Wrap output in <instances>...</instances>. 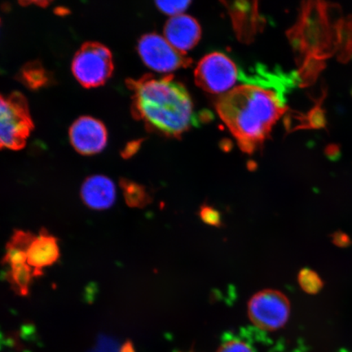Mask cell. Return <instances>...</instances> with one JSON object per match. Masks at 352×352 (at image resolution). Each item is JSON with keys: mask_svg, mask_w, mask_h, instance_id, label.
<instances>
[{"mask_svg": "<svg viewBox=\"0 0 352 352\" xmlns=\"http://www.w3.org/2000/svg\"><path fill=\"white\" fill-rule=\"evenodd\" d=\"M80 193L85 204L94 210H107L116 200V184L104 175H92L87 178Z\"/></svg>", "mask_w": 352, "mask_h": 352, "instance_id": "obj_10", "label": "cell"}, {"mask_svg": "<svg viewBox=\"0 0 352 352\" xmlns=\"http://www.w3.org/2000/svg\"><path fill=\"white\" fill-rule=\"evenodd\" d=\"M190 4L189 1H157L156 6L160 10L173 16L183 14Z\"/></svg>", "mask_w": 352, "mask_h": 352, "instance_id": "obj_19", "label": "cell"}, {"mask_svg": "<svg viewBox=\"0 0 352 352\" xmlns=\"http://www.w3.org/2000/svg\"><path fill=\"white\" fill-rule=\"evenodd\" d=\"M165 38L179 52L192 50L199 42L201 30L198 22L188 15L171 16L164 28Z\"/></svg>", "mask_w": 352, "mask_h": 352, "instance_id": "obj_9", "label": "cell"}, {"mask_svg": "<svg viewBox=\"0 0 352 352\" xmlns=\"http://www.w3.org/2000/svg\"><path fill=\"white\" fill-rule=\"evenodd\" d=\"M36 236L30 232L15 230L10 241L8 242L6 249L20 250L28 253V249Z\"/></svg>", "mask_w": 352, "mask_h": 352, "instance_id": "obj_17", "label": "cell"}, {"mask_svg": "<svg viewBox=\"0 0 352 352\" xmlns=\"http://www.w3.org/2000/svg\"><path fill=\"white\" fill-rule=\"evenodd\" d=\"M217 109L242 151L250 153L267 138L285 107L274 91L242 85L223 94Z\"/></svg>", "mask_w": 352, "mask_h": 352, "instance_id": "obj_1", "label": "cell"}, {"mask_svg": "<svg viewBox=\"0 0 352 352\" xmlns=\"http://www.w3.org/2000/svg\"><path fill=\"white\" fill-rule=\"evenodd\" d=\"M34 129L28 100L19 91L0 94V151H20Z\"/></svg>", "mask_w": 352, "mask_h": 352, "instance_id": "obj_3", "label": "cell"}, {"mask_svg": "<svg viewBox=\"0 0 352 352\" xmlns=\"http://www.w3.org/2000/svg\"><path fill=\"white\" fill-rule=\"evenodd\" d=\"M217 352H254L248 342L239 340H232L223 342Z\"/></svg>", "mask_w": 352, "mask_h": 352, "instance_id": "obj_20", "label": "cell"}, {"mask_svg": "<svg viewBox=\"0 0 352 352\" xmlns=\"http://www.w3.org/2000/svg\"><path fill=\"white\" fill-rule=\"evenodd\" d=\"M70 143L82 155L90 156L104 151L108 142V131L104 123L90 116L74 121L69 131Z\"/></svg>", "mask_w": 352, "mask_h": 352, "instance_id": "obj_8", "label": "cell"}, {"mask_svg": "<svg viewBox=\"0 0 352 352\" xmlns=\"http://www.w3.org/2000/svg\"><path fill=\"white\" fill-rule=\"evenodd\" d=\"M298 283L300 287L307 294H316L322 288V281L315 272L310 270H302L298 275Z\"/></svg>", "mask_w": 352, "mask_h": 352, "instance_id": "obj_16", "label": "cell"}, {"mask_svg": "<svg viewBox=\"0 0 352 352\" xmlns=\"http://www.w3.org/2000/svg\"><path fill=\"white\" fill-rule=\"evenodd\" d=\"M35 277H37L36 272L28 263L12 265L7 272L8 283L13 292L21 297L28 296Z\"/></svg>", "mask_w": 352, "mask_h": 352, "instance_id": "obj_14", "label": "cell"}, {"mask_svg": "<svg viewBox=\"0 0 352 352\" xmlns=\"http://www.w3.org/2000/svg\"><path fill=\"white\" fill-rule=\"evenodd\" d=\"M138 52L144 63L157 72H173L192 63L190 58L156 34H147L140 39Z\"/></svg>", "mask_w": 352, "mask_h": 352, "instance_id": "obj_7", "label": "cell"}, {"mask_svg": "<svg viewBox=\"0 0 352 352\" xmlns=\"http://www.w3.org/2000/svg\"><path fill=\"white\" fill-rule=\"evenodd\" d=\"M17 78L30 90L41 89L50 85L52 79L50 72L38 60L26 63L20 69Z\"/></svg>", "mask_w": 352, "mask_h": 352, "instance_id": "obj_13", "label": "cell"}, {"mask_svg": "<svg viewBox=\"0 0 352 352\" xmlns=\"http://www.w3.org/2000/svg\"><path fill=\"white\" fill-rule=\"evenodd\" d=\"M72 69L74 78L83 87L103 86L113 73L112 52L99 42H86L74 56Z\"/></svg>", "mask_w": 352, "mask_h": 352, "instance_id": "obj_4", "label": "cell"}, {"mask_svg": "<svg viewBox=\"0 0 352 352\" xmlns=\"http://www.w3.org/2000/svg\"><path fill=\"white\" fill-rule=\"evenodd\" d=\"M290 303L284 294L275 289H264L254 294L248 305L250 321L264 331H276L287 322Z\"/></svg>", "mask_w": 352, "mask_h": 352, "instance_id": "obj_5", "label": "cell"}, {"mask_svg": "<svg viewBox=\"0 0 352 352\" xmlns=\"http://www.w3.org/2000/svg\"><path fill=\"white\" fill-rule=\"evenodd\" d=\"M200 218L210 226L220 228L222 226V215L217 209L208 205H202L199 210Z\"/></svg>", "mask_w": 352, "mask_h": 352, "instance_id": "obj_18", "label": "cell"}, {"mask_svg": "<svg viewBox=\"0 0 352 352\" xmlns=\"http://www.w3.org/2000/svg\"><path fill=\"white\" fill-rule=\"evenodd\" d=\"M120 187L127 206L131 208H144L151 204V195L140 184L131 182L129 179H122Z\"/></svg>", "mask_w": 352, "mask_h": 352, "instance_id": "obj_15", "label": "cell"}, {"mask_svg": "<svg viewBox=\"0 0 352 352\" xmlns=\"http://www.w3.org/2000/svg\"><path fill=\"white\" fill-rule=\"evenodd\" d=\"M132 91L131 113L149 129L170 136H179L195 121V110L188 92L173 78L144 76L129 79Z\"/></svg>", "mask_w": 352, "mask_h": 352, "instance_id": "obj_2", "label": "cell"}, {"mask_svg": "<svg viewBox=\"0 0 352 352\" xmlns=\"http://www.w3.org/2000/svg\"><path fill=\"white\" fill-rule=\"evenodd\" d=\"M233 4L235 6L230 8L236 32L241 39L249 41L256 32L258 21H261L256 20L257 7L237 6L236 3Z\"/></svg>", "mask_w": 352, "mask_h": 352, "instance_id": "obj_12", "label": "cell"}, {"mask_svg": "<svg viewBox=\"0 0 352 352\" xmlns=\"http://www.w3.org/2000/svg\"><path fill=\"white\" fill-rule=\"evenodd\" d=\"M60 255L58 240L42 230L28 249V263L38 277L43 275L44 267H51L59 261Z\"/></svg>", "mask_w": 352, "mask_h": 352, "instance_id": "obj_11", "label": "cell"}, {"mask_svg": "<svg viewBox=\"0 0 352 352\" xmlns=\"http://www.w3.org/2000/svg\"><path fill=\"white\" fill-rule=\"evenodd\" d=\"M236 79V65L219 52L204 57L195 70L197 85L210 94H223L230 90Z\"/></svg>", "mask_w": 352, "mask_h": 352, "instance_id": "obj_6", "label": "cell"}]
</instances>
